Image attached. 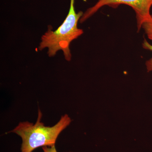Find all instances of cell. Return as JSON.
Listing matches in <instances>:
<instances>
[{
  "instance_id": "obj_1",
  "label": "cell",
  "mask_w": 152,
  "mask_h": 152,
  "mask_svg": "<svg viewBox=\"0 0 152 152\" xmlns=\"http://www.w3.org/2000/svg\"><path fill=\"white\" fill-rule=\"evenodd\" d=\"M42 117V113L39 109L35 124L21 122L13 130L8 132L15 133L21 138V152H32L39 147L55 145L60 134L72 122L71 118L65 114L62 116L54 126H46L41 121Z\"/></svg>"
},
{
  "instance_id": "obj_2",
  "label": "cell",
  "mask_w": 152,
  "mask_h": 152,
  "mask_svg": "<svg viewBox=\"0 0 152 152\" xmlns=\"http://www.w3.org/2000/svg\"><path fill=\"white\" fill-rule=\"evenodd\" d=\"M83 14L82 11L76 13L75 0H71L70 7L65 20L56 31H52L49 26L48 31L42 36L39 50H42L48 48V54L50 57L54 56L57 52L62 50L65 59L70 61L72 58L69 48L71 42L83 33V30L77 27L79 20Z\"/></svg>"
},
{
  "instance_id": "obj_3",
  "label": "cell",
  "mask_w": 152,
  "mask_h": 152,
  "mask_svg": "<svg viewBox=\"0 0 152 152\" xmlns=\"http://www.w3.org/2000/svg\"><path fill=\"white\" fill-rule=\"evenodd\" d=\"M121 4L129 6L134 11L138 31L140 30L144 23L152 19V15L150 12L152 0H98L95 5L88 9L84 13L80 19V23H82L86 20L104 6H108L115 8Z\"/></svg>"
},
{
  "instance_id": "obj_4",
  "label": "cell",
  "mask_w": 152,
  "mask_h": 152,
  "mask_svg": "<svg viewBox=\"0 0 152 152\" xmlns=\"http://www.w3.org/2000/svg\"><path fill=\"white\" fill-rule=\"evenodd\" d=\"M144 30L145 34L149 39L152 40V19L151 20L144 23L142 26V27ZM142 47L146 50L152 51V45L147 41L145 39H144L142 43ZM147 69L148 72L152 71V58L148 60L146 62Z\"/></svg>"
},
{
  "instance_id": "obj_5",
  "label": "cell",
  "mask_w": 152,
  "mask_h": 152,
  "mask_svg": "<svg viewBox=\"0 0 152 152\" xmlns=\"http://www.w3.org/2000/svg\"><path fill=\"white\" fill-rule=\"evenodd\" d=\"M42 148L44 152H58L55 147V145L51 147H43Z\"/></svg>"
}]
</instances>
